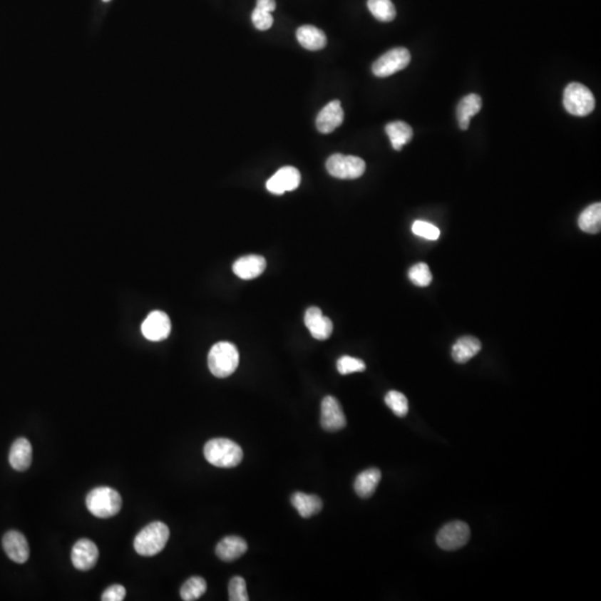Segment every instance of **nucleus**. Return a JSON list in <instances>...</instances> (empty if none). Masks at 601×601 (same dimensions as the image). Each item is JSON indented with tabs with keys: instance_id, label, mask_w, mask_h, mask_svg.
<instances>
[{
	"instance_id": "nucleus-13",
	"label": "nucleus",
	"mask_w": 601,
	"mask_h": 601,
	"mask_svg": "<svg viewBox=\"0 0 601 601\" xmlns=\"http://www.w3.org/2000/svg\"><path fill=\"white\" fill-rule=\"evenodd\" d=\"M3 548L8 558L14 563H25L29 560L31 550L25 535L19 531H8L3 538Z\"/></svg>"
},
{
	"instance_id": "nucleus-1",
	"label": "nucleus",
	"mask_w": 601,
	"mask_h": 601,
	"mask_svg": "<svg viewBox=\"0 0 601 601\" xmlns=\"http://www.w3.org/2000/svg\"><path fill=\"white\" fill-rule=\"evenodd\" d=\"M204 456L215 467L234 468L237 467L243 460V450L232 440L216 438L205 444Z\"/></svg>"
},
{
	"instance_id": "nucleus-20",
	"label": "nucleus",
	"mask_w": 601,
	"mask_h": 601,
	"mask_svg": "<svg viewBox=\"0 0 601 601\" xmlns=\"http://www.w3.org/2000/svg\"><path fill=\"white\" fill-rule=\"evenodd\" d=\"M481 342L475 337H462L452 346V359L457 363H466L481 351Z\"/></svg>"
},
{
	"instance_id": "nucleus-22",
	"label": "nucleus",
	"mask_w": 601,
	"mask_h": 601,
	"mask_svg": "<svg viewBox=\"0 0 601 601\" xmlns=\"http://www.w3.org/2000/svg\"><path fill=\"white\" fill-rule=\"evenodd\" d=\"M381 471L376 468L361 472L354 481V490L356 495L363 499H368L376 493V487L380 483Z\"/></svg>"
},
{
	"instance_id": "nucleus-29",
	"label": "nucleus",
	"mask_w": 601,
	"mask_h": 601,
	"mask_svg": "<svg viewBox=\"0 0 601 601\" xmlns=\"http://www.w3.org/2000/svg\"><path fill=\"white\" fill-rule=\"evenodd\" d=\"M409 279H411L412 283L416 287H426L430 285L432 282V274L428 264L418 263L413 265L409 271Z\"/></svg>"
},
{
	"instance_id": "nucleus-5",
	"label": "nucleus",
	"mask_w": 601,
	"mask_h": 601,
	"mask_svg": "<svg viewBox=\"0 0 601 601\" xmlns=\"http://www.w3.org/2000/svg\"><path fill=\"white\" fill-rule=\"evenodd\" d=\"M563 106L573 116H587L594 112L596 99L588 87L580 83H571L563 93Z\"/></svg>"
},
{
	"instance_id": "nucleus-12",
	"label": "nucleus",
	"mask_w": 601,
	"mask_h": 601,
	"mask_svg": "<svg viewBox=\"0 0 601 601\" xmlns=\"http://www.w3.org/2000/svg\"><path fill=\"white\" fill-rule=\"evenodd\" d=\"M98 548L89 539H81L71 549V563L81 571L91 570L98 560Z\"/></svg>"
},
{
	"instance_id": "nucleus-32",
	"label": "nucleus",
	"mask_w": 601,
	"mask_h": 601,
	"mask_svg": "<svg viewBox=\"0 0 601 601\" xmlns=\"http://www.w3.org/2000/svg\"><path fill=\"white\" fill-rule=\"evenodd\" d=\"M412 232L416 236L423 237V239L430 240V241H436L439 239L440 230L433 224L426 221H416L412 225Z\"/></svg>"
},
{
	"instance_id": "nucleus-7",
	"label": "nucleus",
	"mask_w": 601,
	"mask_h": 601,
	"mask_svg": "<svg viewBox=\"0 0 601 601\" xmlns=\"http://www.w3.org/2000/svg\"><path fill=\"white\" fill-rule=\"evenodd\" d=\"M411 61V53L404 47L391 49L373 63V74L376 77H389L404 71Z\"/></svg>"
},
{
	"instance_id": "nucleus-14",
	"label": "nucleus",
	"mask_w": 601,
	"mask_h": 601,
	"mask_svg": "<svg viewBox=\"0 0 601 601\" xmlns=\"http://www.w3.org/2000/svg\"><path fill=\"white\" fill-rule=\"evenodd\" d=\"M304 323L307 325V330L317 340H327L332 334V321L329 317H324L319 307H312L307 309Z\"/></svg>"
},
{
	"instance_id": "nucleus-11",
	"label": "nucleus",
	"mask_w": 601,
	"mask_h": 601,
	"mask_svg": "<svg viewBox=\"0 0 601 601\" xmlns=\"http://www.w3.org/2000/svg\"><path fill=\"white\" fill-rule=\"evenodd\" d=\"M301 183V174L292 166H285L277 170L274 175L267 180V188L275 195H282L285 192L297 190Z\"/></svg>"
},
{
	"instance_id": "nucleus-35",
	"label": "nucleus",
	"mask_w": 601,
	"mask_h": 601,
	"mask_svg": "<svg viewBox=\"0 0 601 601\" xmlns=\"http://www.w3.org/2000/svg\"><path fill=\"white\" fill-rule=\"evenodd\" d=\"M257 8L267 11V13H273L277 8V3H275V0H257Z\"/></svg>"
},
{
	"instance_id": "nucleus-23",
	"label": "nucleus",
	"mask_w": 601,
	"mask_h": 601,
	"mask_svg": "<svg viewBox=\"0 0 601 601\" xmlns=\"http://www.w3.org/2000/svg\"><path fill=\"white\" fill-rule=\"evenodd\" d=\"M291 503L303 518H311L320 513L323 508L321 498L303 493H295L291 498Z\"/></svg>"
},
{
	"instance_id": "nucleus-21",
	"label": "nucleus",
	"mask_w": 601,
	"mask_h": 601,
	"mask_svg": "<svg viewBox=\"0 0 601 601\" xmlns=\"http://www.w3.org/2000/svg\"><path fill=\"white\" fill-rule=\"evenodd\" d=\"M482 107V99L479 95L469 94L460 101L457 107V117L462 130H467L471 117L477 115Z\"/></svg>"
},
{
	"instance_id": "nucleus-18",
	"label": "nucleus",
	"mask_w": 601,
	"mask_h": 601,
	"mask_svg": "<svg viewBox=\"0 0 601 601\" xmlns=\"http://www.w3.org/2000/svg\"><path fill=\"white\" fill-rule=\"evenodd\" d=\"M216 555L223 561H231L239 559L247 551V541L237 535H229L222 539L216 545Z\"/></svg>"
},
{
	"instance_id": "nucleus-36",
	"label": "nucleus",
	"mask_w": 601,
	"mask_h": 601,
	"mask_svg": "<svg viewBox=\"0 0 601 601\" xmlns=\"http://www.w3.org/2000/svg\"><path fill=\"white\" fill-rule=\"evenodd\" d=\"M103 1H105V3H107V1H109V0H103Z\"/></svg>"
},
{
	"instance_id": "nucleus-25",
	"label": "nucleus",
	"mask_w": 601,
	"mask_h": 601,
	"mask_svg": "<svg viewBox=\"0 0 601 601\" xmlns=\"http://www.w3.org/2000/svg\"><path fill=\"white\" fill-rule=\"evenodd\" d=\"M581 231L589 234H597L601 230V204L595 203L588 206L578 218Z\"/></svg>"
},
{
	"instance_id": "nucleus-31",
	"label": "nucleus",
	"mask_w": 601,
	"mask_h": 601,
	"mask_svg": "<svg viewBox=\"0 0 601 601\" xmlns=\"http://www.w3.org/2000/svg\"><path fill=\"white\" fill-rule=\"evenodd\" d=\"M229 599L231 601H249L247 582L242 577H233L230 581Z\"/></svg>"
},
{
	"instance_id": "nucleus-10",
	"label": "nucleus",
	"mask_w": 601,
	"mask_h": 601,
	"mask_svg": "<svg viewBox=\"0 0 601 601\" xmlns=\"http://www.w3.org/2000/svg\"><path fill=\"white\" fill-rule=\"evenodd\" d=\"M170 329H172V324H170V317L162 311H153L142 324L143 335L153 342H158V341L168 339Z\"/></svg>"
},
{
	"instance_id": "nucleus-3",
	"label": "nucleus",
	"mask_w": 601,
	"mask_h": 601,
	"mask_svg": "<svg viewBox=\"0 0 601 601\" xmlns=\"http://www.w3.org/2000/svg\"><path fill=\"white\" fill-rule=\"evenodd\" d=\"M208 369L216 378H227L239 366L240 354L233 343L218 342L208 353Z\"/></svg>"
},
{
	"instance_id": "nucleus-9",
	"label": "nucleus",
	"mask_w": 601,
	"mask_h": 601,
	"mask_svg": "<svg viewBox=\"0 0 601 601\" xmlns=\"http://www.w3.org/2000/svg\"><path fill=\"white\" fill-rule=\"evenodd\" d=\"M321 426L325 431L335 432L346 426L342 406L334 396H325L321 404Z\"/></svg>"
},
{
	"instance_id": "nucleus-8",
	"label": "nucleus",
	"mask_w": 601,
	"mask_h": 601,
	"mask_svg": "<svg viewBox=\"0 0 601 601\" xmlns=\"http://www.w3.org/2000/svg\"><path fill=\"white\" fill-rule=\"evenodd\" d=\"M470 539V528L463 521H452L441 528L436 535V543L443 550L452 551L462 548Z\"/></svg>"
},
{
	"instance_id": "nucleus-26",
	"label": "nucleus",
	"mask_w": 601,
	"mask_h": 601,
	"mask_svg": "<svg viewBox=\"0 0 601 601\" xmlns=\"http://www.w3.org/2000/svg\"><path fill=\"white\" fill-rule=\"evenodd\" d=\"M369 11L378 21L389 23L396 16V7L391 0H368Z\"/></svg>"
},
{
	"instance_id": "nucleus-15",
	"label": "nucleus",
	"mask_w": 601,
	"mask_h": 601,
	"mask_svg": "<svg viewBox=\"0 0 601 601\" xmlns=\"http://www.w3.org/2000/svg\"><path fill=\"white\" fill-rule=\"evenodd\" d=\"M344 112L340 101H333L321 109L317 117V127L322 134H330L342 125Z\"/></svg>"
},
{
	"instance_id": "nucleus-6",
	"label": "nucleus",
	"mask_w": 601,
	"mask_h": 601,
	"mask_svg": "<svg viewBox=\"0 0 601 601\" xmlns=\"http://www.w3.org/2000/svg\"><path fill=\"white\" fill-rule=\"evenodd\" d=\"M327 172L340 180H355L366 172V162L352 155L334 154L327 162Z\"/></svg>"
},
{
	"instance_id": "nucleus-2",
	"label": "nucleus",
	"mask_w": 601,
	"mask_h": 601,
	"mask_svg": "<svg viewBox=\"0 0 601 601\" xmlns=\"http://www.w3.org/2000/svg\"><path fill=\"white\" fill-rule=\"evenodd\" d=\"M170 539V529L165 523H150L135 537L134 548L143 557H153L165 548Z\"/></svg>"
},
{
	"instance_id": "nucleus-30",
	"label": "nucleus",
	"mask_w": 601,
	"mask_h": 601,
	"mask_svg": "<svg viewBox=\"0 0 601 601\" xmlns=\"http://www.w3.org/2000/svg\"><path fill=\"white\" fill-rule=\"evenodd\" d=\"M337 366H338V371L342 376H346V374L354 372H362L366 368V363L363 362L362 360L352 358L349 355H344L342 358L339 359Z\"/></svg>"
},
{
	"instance_id": "nucleus-16",
	"label": "nucleus",
	"mask_w": 601,
	"mask_h": 601,
	"mask_svg": "<svg viewBox=\"0 0 601 601\" xmlns=\"http://www.w3.org/2000/svg\"><path fill=\"white\" fill-rule=\"evenodd\" d=\"M267 269V261L261 255H247L233 264V272L240 279H253Z\"/></svg>"
},
{
	"instance_id": "nucleus-24",
	"label": "nucleus",
	"mask_w": 601,
	"mask_h": 601,
	"mask_svg": "<svg viewBox=\"0 0 601 601\" xmlns=\"http://www.w3.org/2000/svg\"><path fill=\"white\" fill-rule=\"evenodd\" d=\"M386 132L389 138H390L392 148L396 150H402L404 145L411 142L412 138H413V130H412L411 126L406 123L401 122V120L386 125Z\"/></svg>"
},
{
	"instance_id": "nucleus-17",
	"label": "nucleus",
	"mask_w": 601,
	"mask_h": 601,
	"mask_svg": "<svg viewBox=\"0 0 601 601\" xmlns=\"http://www.w3.org/2000/svg\"><path fill=\"white\" fill-rule=\"evenodd\" d=\"M33 461V447L26 438H19L14 442L9 451V463L16 471H26Z\"/></svg>"
},
{
	"instance_id": "nucleus-27",
	"label": "nucleus",
	"mask_w": 601,
	"mask_h": 601,
	"mask_svg": "<svg viewBox=\"0 0 601 601\" xmlns=\"http://www.w3.org/2000/svg\"><path fill=\"white\" fill-rule=\"evenodd\" d=\"M207 589L205 579L202 577H192L180 588V598L185 601H194L203 596Z\"/></svg>"
},
{
	"instance_id": "nucleus-4",
	"label": "nucleus",
	"mask_w": 601,
	"mask_h": 601,
	"mask_svg": "<svg viewBox=\"0 0 601 601\" xmlns=\"http://www.w3.org/2000/svg\"><path fill=\"white\" fill-rule=\"evenodd\" d=\"M122 505V497L113 488H95L86 497L87 509L97 518L114 517L120 513Z\"/></svg>"
},
{
	"instance_id": "nucleus-19",
	"label": "nucleus",
	"mask_w": 601,
	"mask_h": 601,
	"mask_svg": "<svg viewBox=\"0 0 601 601\" xmlns=\"http://www.w3.org/2000/svg\"><path fill=\"white\" fill-rule=\"evenodd\" d=\"M297 38L299 45L307 51H320L327 46V38L321 29L314 26L304 25L297 31Z\"/></svg>"
},
{
	"instance_id": "nucleus-28",
	"label": "nucleus",
	"mask_w": 601,
	"mask_h": 601,
	"mask_svg": "<svg viewBox=\"0 0 601 601\" xmlns=\"http://www.w3.org/2000/svg\"><path fill=\"white\" fill-rule=\"evenodd\" d=\"M384 400H386V406L392 410L396 416L404 418L408 414V399L404 394H401L399 391H390Z\"/></svg>"
},
{
	"instance_id": "nucleus-33",
	"label": "nucleus",
	"mask_w": 601,
	"mask_h": 601,
	"mask_svg": "<svg viewBox=\"0 0 601 601\" xmlns=\"http://www.w3.org/2000/svg\"><path fill=\"white\" fill-rule=\"evenodd\" d=\"M252 23L259 31H267L273 25V17L271 13L255 8L252 13Z\"/></svg>"
},
{
	"instance_id": "nucleus-34",
	"label": "nucleus",
	"mask_w": 601,
	"mask_h": 601,
	"mask_svg": "<svg viewBox=\"0 0 601 601\" xmlns=\"http://www.w3.org/2000/svg\"><path fill=\"white\" fill-rule=\"evenodd\" d=\"M126 596V589L122 585H113L103 592V601H122Z\"/></svg>"
}]
</instances>
